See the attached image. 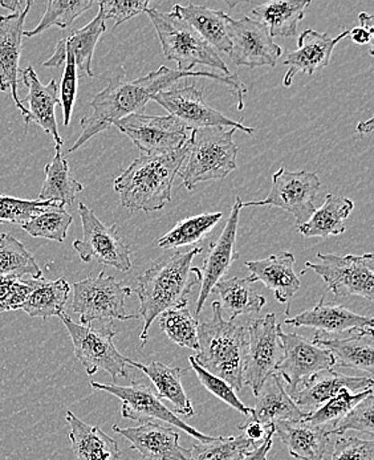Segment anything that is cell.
<instances>
[{
  "label": "cell",
  "mask_w": 374,
  "mask_h": 460,
  "mask_svg": "<svg viewBox=\"0 0 374 460\" xmlns=\"http://www.w3.org/2000/svg\"><path fill=\"white\" fill-rule=\"evenodd\" d=\"M185 77H205L233 86L234 93L238 100V109L243 111V99L245 94H247V86L238 79V75L220 76L211 72H183L167 66H160L157 71L130 82L124 74L116 75L109 79L108 85L92 100V114L81 119V135L68 152H76L85 142L109 129L119 119L130 114L144 113L147 102L156 94L166 91L173 84Z\"/></svg>",
  "instance_id": "obj_1"
},
{
  "label": "cell",
  "mask_w": 374,
  "mask_h": 460,
  "mask_svg": "<svg viewBox=\"0 0 374 460\" xmlns=\"http://www.w3.org/2000/svg\"><path fill=\"white\" fill-rule=\"evenodd\" d=\"M202 248L175 251L156 261L150 269L138 276L136 288L139 300V316L144 320L139 341L141 347L149 340V329L162 312L187 306V296L202 280L200 269L194 266V258Z\"/></svg>",
  "instance_id": "obj_2"
},
{
  "label": "cell",
  "mask_w": 374,
  "mask_h": 460,
  "mask_svg": "<svg viewBox=\"0 0 374 460\" xmlns=\"http://www.w3.org/2000/svg\"><path fill=\"white\" fill-rule=\"evenodd\" d=\"M189 144L177 152L136 158L114 180L120 200L130 211L155 213L172 200L173 183L185 163Z\"/></svg>",
  "instance_id": "obj_3"
},
{
  "label": "cell",
  "mask_w": 374,
  "mask_h": 460,
  "mask_svg": "<svg viewBox=\"0 0 374 460\" xmlns=\"http://www.w3.org/2000/svg\"><path fill=\"white\" fill-rule=\"evenodd\" d=\"M211 308L213 319L198 325L200 349L192 357L206 372L241 392L248 349L247 328L226 320L219 301H214Z\"/></svg>",
  "instance_id": "obj_4"
},
{
  "label": "cell",
  "mask_w": 374,
  "mask_h": 460,
  "mask_svg": "<svg viewBox=\"0 0 374 460\" xmlns=\"http://www.w3.org/2000/svg\"><path fill=\"white\" fill-rule=\"evenodd\" d=\"M236 129L205 128L192 132L187 139L189 152L180 175L187 190H194L200 182L223 180L238 170L236 155L239 146L234 142Z\"/></svg>",
  "instance_id": "obj_5"
},
{
  "label": "cell",
  "mask_w": 374,
  "mask_h": 460,
  "mask_svg": "<svg viewBox=\"0 0 374 460\" xmlns=\"http://www.w3.org/2000/svg\"><path fill=\"white\" fill-rule=\"evenodd\" d=\"M147 16L157 31L165 58L178 64V71L191 72L195 66H213L231 76L228 66L200 36L173 13L147 8Z\"/></svg>",
  "instance_id": "obj_6"
},
{
  "label": "cell",
  "mask_w": 374,
  "mask_h": 460,
  "mask_svg": "<svg viewBox=\"0 0 374 460\" xmlns=\"http://www.w3.org/2000/svg\"><path fill=\"white\" fill-rule=\"evenodd\" d=\"M58 317L71 336L75 356L83 365L86 375L94 376L99 370H104L114 382L119 378L128 377L127 367L129 358L122 356L114 345L116 331L113 325L94 328L91 324H77L66 312Z\"/></svg>",
  "instance_id": "obj_7"
},
{
  "label": "cell",
  "mask_w": 374,
  "mask_h": 460,
  "mask_svg": "<svg viewBox=\"0 0 374 460\" xmlns=\"http://www.w3.org/2000/svg\"><path fill=\"white\" fill-rule=\"evenodd\" d=\"M130 287L116 280L114 276L100 272L74 284L72 309L79 314L81 325H89L96 320H134L137 314H129L125 300L132 295Z\"/></svg>",
  "instance_id": "obj_8"
},
{
  "label": "cell",
  "mask_w": 374,
  "mask_h": 460,
  "mask_svg": "<svg viewBox=\"0 0 374 460\" xmlns=\"http://www.w3.org/2000/svg\"><path fill=\"white\" fill-rule=\"evenodd\" d=\"M319 264L307 261L306 267L323 279L326 289L334 297L374 298V256L337 255V253H317Z\"/></svg>",
  "instance_id": "obj_9"
},
{
  "label": "cell",
  "mask_w": 374,
  "mask_h": 460,
  "mask_svg": "<svg viewBox=\"0 0 374 460\" xmlns=\"http://www.w3.org/2000/svg\"><path fill=\"white\" fill-rule=\"evenodd\" d=\"M91 386L94 390H102L120 398L122 401L121 414L127 420H136L141 425L142 423H157V425L167 423L172 428H178L183 433L195 438L200 443L211 442L214 439V437L200 433L192 426L183 422L172 410L167 409L155 390L145 385L134 382L128 386H121V385H105L92 381Z\"/></svg>",
  "instance_id": "obj_10"
},
{
  "label": "cell",
  "mask_w": 374,
  "mask_h": 460,
  "mask_svg": "<svg viewBox=\"0 0 374 460\" xmlns=\"http://www.w3.org/2000/svg\"><path fill=\"white\" fill-rule=\"evenodd\" d=\"M320 186L321 181L316 172L307 170L289 172L281 167L272 175V188L266 199L245 202L242 208L268 206L281 208L292 214L298 226H301L308 222L316 211L315 199Z\"/></svg>",
  "instance_id": "obj_11"
},
{
  "label": "cell",
  "mask_w": 374,
  "mask_h": 460,
  "mask_svg": "<svg viewBox=\"0 0 374 460\" xmlns=\"http://www.w3.org/2000/svg\"><path fill=\"white\" fill-rule=\"evenodd\" d=\"M79 214L83 239L75 241L74 248L79 253L81 261L91 263L96 261L121 272L130 271V250L122 241L117 225H104L83 202L79 203Z\"/></svg>",
  "instance_id": "obj_12"
},
{
  "label": "cell",
  "mask_w": 374,
  "mask_h": 460,
  "mask_svg": "<svg viewBox=\"0 0 374 460\" xmlns=\"http://www.w3.org/2000/svg\"><path fill=\"white\" fill-rule=\"evenodd\" d=\"M248 331V349L245 356L243 381L251 387L254 395L261 389L270 376L275 375L283 361L284 348L281 344V326L276 322L275 314L251 322Z\"/></svg>",
  "instance_id": "obj_13"
},
{
  "label": "cell",
  "mask_w": 374,
  "mask_h": 460,
  "mask_svg": "<svg viewBox=\"0 0 374 460\" xmlns=\"http://www.w3.org/2000/svg\"><path fill=\"white\" fill-rule=\"evenodd\" d=\"M152 100L166 109L170 116L175 117L186 130L194 132L205 128H231L247 135L255 133L254 128L245 127L210 107L203 99V89H198L194 84L183 88L166 89L156 94Z\"/></svg>",
  "instance_id": "obj_14"
},
{
  "label": "cell",
  "mask_w": 374,
  "mask_h": 460,
  "mask_svg": "<svg viewBox=\"0 0 374 460\" xmlns=\"http://www.w3.org/2000/svg\"><path fill=\"white\" fill-rule=\"evenodd\" d=\"M144 155L177 152L187 142L186 128L173 116L130 114L114 122Z\"/></svg>",
  "instance_id": "obj_15"
},
{
  "label": "cell",
  "mask_w": 374,
  "mask_h": 460,
  "mask_svg": "<svg viewBox=\"0 0 374 460\" xmlns=\"http://www.w3.org/2000/svg\"><path fill=\"white\" fill-rule=\"evenodd\" d=\"M227 35L231 41L228 56L236 66L273 68L283 54V49L273 41L268 28L247 16L239 21L228 18Z\"/></svg>",
  "instance_id": "obj_16"
},
{
  "label": "cell",
  "mask_w": 374,
  "mask_h": 460,
  "mask_svg": "<svg viewBox=\"0 0 374 460\" xmlns=\"http://www.w3.org/2000/svg\"><path fill=\"white\" fill-rule=\"evenodd\" d=\"M280 340L284 357L276 373L286 382L287 393L291 398L312 376L336 367L328 350L317 347L300 334L280 332Z\"/></svg>",
  "instance_id": "obj_17"
},
{
  "label": "cell",
  "mask_w": 374,
  "mask_h": 460,
  "mask_svg": "<svg viewBox=\"0 0 374 460\" xmlns=\"http://www.w3.org/2000/svg\"><path fill=\"white\" fill-rule=\"evenodd\" d=\"M242 206L241 198L236 197L222 234L214 243L210 244L208 253L203 259V270H200L202 287H200V296H198L197 305H195V314H200L205 308L206 300L214 291L215 286L222 280L223 276L228 272L234 261H238L239 253L236 251V244Z\"/></svg>",
  "instance_id": "obj_18"
},
{
  "label": "cell",
  "mask_w": 374,
  "mask_h": 460,
  "mask_svg": "<svg viewBox=\"0 0 374 460\" xmlns=\"http://www.w3.org/2000/svg\"><path fill=\"white\" fill-rule=\"evenodd\" d=\"M33 3L28 0L26 7L11 15L0 16V92H11L16 108L22 116H28L27 108L19 99V60L22 55V38L24 32V22Z\"/></svg>",
  "instance_id": "obj_19"
},
{
  "label": "cell",
  "mask_w": 374,
  "mask_h": 460,
  "mask_svg": "<svg viewBox=\"0 0 374 460\" xmlns=\"http://www.w3.org/2000/svg\"><path fill=\"white\" fill-rule=\"evenodd\" d=\"M113 431L127 438L130 448L138 451L145 460L190 459V450L181 446V435L172 426L142 423L137 428L121 429L114 425Z\"/></svg>",
  "instance_id": "obj_20"
},
{
  "label": "cell",
  "mask_w": 374,
  "mask_h": 460,
  "mask_svg": "<svg viewBox=\"0 0 374 460\" xmlns=\"http://www.w3.org/2000/svg\"><path fill=\"white\" fill-rule=\"evenodd\" d=\"M287 325L296 328H312L325 333L326 336L343 333V332H357L362 334H373L372 317L361 316L349 311L344 305L325 303L324 296L314 308L286 319Z\"/></svg>",
  "instance_id": "obj_21"
},
{
  "label": "cell",
  "mask_w": 374,
  "mask_h": 460,
  "mask_svg": "<svg viewBox=\"0 0 374 460\" xmlns=\"http://www.w3.org/2000/svg\"><path fill=\"white\" fill-rule=\"evenodd\" d=\"M349 31L340 33L332 39L328 33L317 32L315 30H306L300 33L298 40V49L289 52L284 60V66H289L284 76V86H291L296 75H315L320 69L325 68L331 63L332 52L334 47L344 40Z\"/></svg>",
  "instance_id": "obj_22"
},
{
  "label": "cell",
  "mask_w": 374,
  "mask_h": 460,
  "mask_svg": "<svg viewBox=\"0 0 374 460\" xmlns=\"http://www.w3.org/2000/svg\"><path fill=\"white\" fill-rule=\"evenodd\" d=\"M373 389L372 377H351L336 370H323L312 376L292 397L296 406L306 414L315 411L343 390L360 393Z\"/></svg>",
  "instance_id": "obj_23"
},
{
  "label": "cell",
  "mask_w": 374,
  "mask_h": 460,
  "mask_svg": "<svg viewBox=\"0 0 374 460\" xmlns=\"http://www.w3.org/2000/svg\"><path fill=\"white\" fill-rule=\"evenodd\" d=\"M21 74L23 84L28 88V96L22 102V104L28 102V116L24 119V122L27 127L31 122L39 125L44 132L52 136L56 145L63 146L64 141L58 135L55 114L56 107L60 105L58 83L52 79L49 85H43L32 66H28Z\"/></svg>",
  "instance_id": "obj_24"
},
{
  "label": "cell",
  "mask_w": 374,
  "mask_h": 460,
  "mask_svg": "<svg viewBox=\"0 0 374 460\" xmlns=\"http://www.w3.org/2000/svg\"><path fill=\"white\" fill-rule=\"evenodd\" d=\"M245 267L251 272L248 283L262 281L267 288L275 292L279 303H289L300 289V279L295 272L294 253L281 251L262 261H248Z\"/></svg>",
  "instance_id": "obj_25"
},
{
  "label": "cell",
  "mask_w": 374,
  "mask_h": 460,
  "mask_svg": "<svg viewBox=\"0 0 374 460\" xmlns=\"http://www.w3.org/2000/svg\"><path fill=\"white\" fill-rule=\"evenodd\" d=\"M255 397L256 402L255 406L251 407L253 414L250 420L262 425H275L280 420H300L307 415L289 397L278 373L263 382Z\"/></svg>",
  "instance_id": "obj_26"
},
{
  "label": "cell",
  "mask_w": 374,
  "mask_h": 460,
  "mask_svg": "<svg viewBox=\"0 0 374 460\" xmlns=\"http://www.w3.org/2000/svg\"><path fill=\"white\" fill-rule=\"evenodd\" d=\"M275 434L287 446L295 459L323 460L329 443L325 429L307 420H280L275 423Z\"/></svg>",
  "instance_id": "obj_27"
},
{
  "label": "cell",
  "mask_w": 374,
  "mask_h": 460,
  "mask_svg": "<svg viewBox=\"0 0 374 460\" xmlns=\"http://www.w3.org/2000/svg\"><path fill=\"white\" fill-rule=\"evenodd\" d=\"M172 13L192 28L203 41L214 51L230 54L231 41L227 35V21L230 16L219 10L205 5H174Z\"/></svg>",
  "instance_id": "obj_28"
},
{
  "label": "cell",
  "mask_w": 374,
  "mask_h": 460,
  "mask_svg": "<svg viewBox=\"0 0 374 460\" xmlns=\"http://www.w3.org/2000/svg\"><path fill=\"white\" fill-rule=\"evenodd\" d=\"M312 342L328 350L334 365L373 375V334L356 333L348 339H336L317 332Z\"/></svg>",
  "instance_id": "obj_29"
},
{
  "label": "cell",
  "mask_w": 374,
  "mask_h": 460,
  "mask_svg": "<svg viewBox=\"0 0 374 460\" xmlns=\"http://www.w3.org/2000/svg\"><path fill=\"white\" fill-rule=\"evenodd\" d=\"M67 422L71 426L69 440L79 460H119L121 451L113 438L97 426H89L72 411H67Z\"/></svg>",
  "instance_id": "obj_30"
},
{
  "label": "cell",
  "mask_w": 374,
  "mask_h": 460,
  "mask_svg": "<svg viewBox=\"0 0 374 460\" xmlns=\"http://www.w3.org/2000/svg\"><path fill=\"white\" fill-rule=\"evenodd\" d=\"M128 367H136L149 377L150 381L155 384L158 397L161 400L169 401L174 407L173 412L175 415L180 414L186 418H191L194 415V409H192L191 402H190L185 389H183V382H181L183 370L180 367H167V365L158 361H152L149 365H144L132 361V359L128 361Z\"/></svg>",
  "instance_id": "obj_31"
},
{
  "label": "cell",
  "mask_w": 374,
  "mask_h": 460,
  "mask_svg": "<svg viewBox=\"0 0 374 460\" xmlns=\"http://www.w3.org/2000/svg\"><path fill=\"white\" fill-rule=\"evenodd\" d=\"M353 200L329 192L319 210L315 211L308 222L298 226V231L306 238H329L345 233V219L353 211Z\"/></svg>",
  "instance_id": "obj_32"
},
{
  "label": "cell",
  "mask_w": 374,
  "mask_h": 460,
  "mask_svg": "<svg viewBox=\"0 0 374 460\" xmlns=\"http://www.w3.org/2000/svg\"><path fill=\"white\" fill-rule=\"evenodd\" d=\"M311 5L309 0H287V2H268L256 5L251 13L254 21L264 24L272 38H294L298 36V26L306 16L307 8Z\"/></svg>",
  "instance_id": "obj_33"
},
{
  "label": "cell",
  "mask_w": 374,
  "mask_h": 460,
  "mask_svg": "<svg viewBox=\"0 0 374 460\" xmlns=\"http://www.w3.org/2000/svg\"><path fill=\"white\" fill-rule=\"evenodd\" d=\"M55 149L54 160L44 169L46 181L41 186L38 199L61 203L64 206L72 205L77 194L83 191L84 186L71 174L69 164L61 155L60 145H56Z\"/></svg>",
  "instance_id": "obj_34"
},
{
  "label": "cell",
  "mask_w": 374,
  "mask_h": 460,
  "mask_svg": "<svg viewBox=\"0 0 374 460\" xmlns=\"http://www.w3.org/2000/svg\"><path fill=\"white\" fill-rule=\"evenodd\" d=\"M71 286L66 279L47 280L41 278L35 281V288L22 306V311L33 319L47 320L52 316H60L68 301Z\"/></svg>",
  "instance_id": "obj_35"
},
{
  "label": "cell",
  "mask_w": 374,
  "mask_h": 460,
  "mask_svg": "<svg viewBox=\"0 0 374 460\" xmlns=\"http://www.w3.org/2000/svg\"><path fill=\"white\" fill-rule=\"evenodd\" d=\"M247 279L233 278L220 280L215 286V291L222 298V309L228 312V322H234L242 314H256L266 305V298L255 294Z\"/></svg>",
  "instance_id": "obj_36"
},
{
  "label": "cell",
  "mask_w": 374,
  "mask_h": 460,
  "mask_svg": "<svg viewBox=\"0 0 374 460\" xmlns=\"http://www.w3.org/2000/svg\"><path fill=\"white\" fill-rule=\"evenodd\" d=\"M107 31L105 18L102 11H99L96 18L80 30L72 31L69 35L61 38L66 51L71 52L75 58L77 69L86 76H94L92 72V58H94V49L99 43L102 33Z\"/></svg>",
  "instance_id": "obj_37"
},
{
  "label": "cell",
  "mask_w": 374,
  "mask_h": 460,
  "mask_svg": "<svg viewBox=\"0 0 374 460\" xmlns=\"http://www.w3.org/2000/svg\"><path fill=\"white\" fill-rule=\"evenodd\" d=\"M222 217V213H210L186 217L178 222L169 233L161 236L157 241V245L162 250H177V248L186 247V245L200 243L210 234Z\"/></svg>",
  "instance_id": "obj_38"
},
{
  "label": "cell",
  "mask_w": 374,
  "mask_h": 460,
  "mask_svg": "<svg viewBox=\"0 0 374 460\" xmlns=\"http://www.w3.org/2000/svg\"><path fill=\"white\" fill-rule=\"evenodd\" d=\"M24 275L35 280L43 278L40 267L26 245L10 234L0 233V278L22 279Z\"/></svg>",
  "instance_id": "obj_39"
},
{
  "label": "cell",
  "mask_w": 374,
  "mask_h": 460,
  "mask_svg": "<svg viewBox=\"0 0 374 460\" xmlns=\"http://www.w3.org/2000/svg\"><path fill=\"white\" fill-rule=\"evenodd\" d=\"M72 222L74 217L64 208V205L58 203L23 223L21 227L32 238H44L63 243Z\"/></svg>",
  "instance_id": "obj_40"
},
{
  "label": "cell",
  "mask_w": 374,
  "mask_h": 460,
  "mask_svg": "<svg viewBox=\"0 0 374 460\" xmlns=\"http://www.w3.org/2000/svg\"><path fill=\"white\" fill-rule=\"evenodd\" d=\"M158 324L166 336L180 347L187 349H200L198 344V322L190 314L187 306L167 309L157 317Z\"/></svg>",
  "instance_id": "obj_41"
},
{
  "label": "cell",
  "mask_w": 374,
  "mask_h": 460,
  "mask_svg": "<svg viewBox=\"0 0 374 460\" xmlns=\"http://www.w3.org/2000/svg\"><path fill=\"white\" fill-rule=\"evenodd\" d=\"M370 394H373V389L360 393L343 390L342 393L334 395L331 400L326 401L319 409L308 412V414L304 417V420L312 423V425L325 429L326 433L329 434V430H331L337 422H340L354 406L359 405L362 400H365V398Z\"/></svg>",
  "instance_id": "obj_42"
},
{
  "label": "cell",
  "mask_w": 374,
  "mask_h": 460,
  "mask_svg": "<svg viewBox=\"0 0 374 460\" xmlns=\"http://www.w3.org/2000/svg\"><path fill=\"white\" fill-rule=\"evenodd\" d=\"M255 446L258 445L243 435L218 437L211 442L195 445L190 450L189 460H242L245 454Z\"/></svg>",
  "instance_id": "obj_43"
},
{
  "label": "cell",
  "mask_w": 374,
  "mask_h": 460,
  "mask_svg": "<svg viewBox=\"0 0 374 460\" xmlns=\"http://www.w3.org/2000/svg\"><path fill=\"white\" fill-rule=\"evenodd\" d=\"M94 4V0H49L46 13L40 23L32 31H24L23 36L32 38L51 27L64 28L71 26L80 15Z\"/></svg>",
  "instance_id": "obj_44"
},
{
  "label": "cell",
  "mask_w": 374,
  "mask_h": 460,
  "mask_svg": "<svg viewBox=\"0 0 374 460\" xmlns=\"http://www.w3.org/2000/svg\"><path fill=\"white\" fill-rule=\"evenodd\" d=\"M56 205L58 203L39 199H19V198L0 195V225L2 223L23 225L33 217L39 216L47 208Z\"/></svg>",
  "instance_id": "obj_45"
},
{
  "label": "cell",
  "mask_w": 374,
  "mask_h": 460,
  "mask_svg": "<svg viewBox=\"0 0 374 460\" xmlns=\"http://www.w3.org/2000/svg\"><path fill=\"white\" fill-rule=\"evenodd\" d=\"M190 365H191V369L194 370L195 375H197L198 379H200V384L211 393V394L215 395V397L219 398L223 402L227 403L228 406L236 409V411L241 412V414L245 415V417L250 418L251 414H253V409L251 407L245 406V403L239 400L238 395H236V390L227 384V382L223 381V379L215 377V376L210 375V373L206 372L205 369L200 367V365L195 362L194 357H189Z\"/></svg>",
  "instance_id": "obj_46"
},
{
  "label": "cell",
  "mask_w": 374,
  "mask_h": 460,
  "mask_svg": "<svg viewBox=\"0 0 374 460\" xmlns=\"http://www.w3.org/2000/svg\"><path fill=\"white\" fill-rule=\"evenodd\" d=\"M374 395H368L359 405L353 407L351 411L337 422L329 430V435H344L349 430L362 431V433L374 435Z\"/></svg>",
  "instance_id": "obj_47"
},
{
  "label": "cell",
  "mask_w": 374,
  "mask_h": 460,
  "mask_svg": "<svg viewBox=\"0 0 374 460\" xmlns=\"http://www.w3.org/2000/svg\"><path fill=\"white\" fill-rule=\"evenodd\" d=\"M35 279L0 278V312L21 309L35 288Z\"/></svg>",
  "instance_id": "obj_48"
},
{
  "label": "cell",
  "mask_w": 374,
  "mask_h": 460,
  "mask_svg": "<svg viewBox=\"0 0 374 460\" xmlns=\"http://www.w3.org/2000/svg\"><path fill=\"white\" fill-rule=\"evenodd\" d=\"M77 80H79V75H77L74 55L66 51L64 74L61 77L60 93H58L64 113V127H68L69 122H71L72 111H74L75 102H76Z\"/></svg>",
  "instance_id": "obj_49"
},
{
  "label": "cell",
  "mask_w": 374,
  "mask_h": 460,
  "mask_svg": "<svg viewBox=\"0 0 374 460\" xmlns=\"http://www.w3.org/2000/svg\"><path fill=\"white\" fill-rule=\"evenodd\" d=\"M331 460H374L373 440L343 437L334 442Z\"/></svg>",
  "instance_id": "obj_50"
},
{
  "label": "cell",
  "mask_w": 374,
  "mask_h": 460,
  "mask_svg": "<svg viewBox=\"0 0 374 460\" xmlns=\"http://www.w3.org/2000/svg\"><path fill=\"white\" fill-rule=\"evenodd\" d=\"M149 0H141V2H111L104 0L99 2L100 11L104 15L105 21L111 19L114 21V28L119 27L124 22L129 21L139 13H147L149 8Z\"/></svg>",
  "instance_id": "obj_51"
},
{
  "label": "cell",
  "mask_w": 374,
  "mask_h": 460,
  "mask_svg": "<svg viewBox=\"0 0 374 460\" xmlns=\"http://www.w3.org/2000/svg\"><path fill=\"white\" fill-rule=\"evenodd\" d=\"M359 21L360 23H361V26L353 28V30L349 31V35H351L352 41H353L354 44H359V46H365V44H370L373 39L374 18L372 15H370V13H361L359 15Z\"/></svg>",
  "instance_id": "obj_52"
},
{
  "label": "cell",
  "mask_w": 374,
  "mask_h": 460,
  "mask_svg": "<svg viewBox=\"0 0 374 460\" xmlns=\"http://www.w3.org/2000/svg\"><path fill=\"white\" fill-rule=\"evenodd\" d=\"M272 426L273 425H262V423L256 422V420H253L248 418V420H245V423H242L238 429L245 433L243 437L256 443L258 440H263L264 438L267 437Z\"/></svg>",
  "instance_id": "obj_53"
},
{
  "label": "cell",
  "mask_w": 374,
  "mask_h": 460,
  "mask_svg": "<svg viewBox=\"0 0 374 460\" xmlns=\"http://www.w3.org/2000/svg\"><path fill=\"white\" fill-rule=\"evenodd\" d=\"M273 435H275V425L271 428L270 433L264 438L263 442L247 451L242 460H267L268 453L272 448Z\"/></svg>",
  "instance_id": "obj_54"
},
{
  "label": "cell",
  "mask_w": 374,
  "mask_h": 460,
  "mask_svg": "<svg viewBox=\"0 0 374 460\" xmlns=\"http://www.w3.org/2000/svg\"><path fill=\"white\" fill-rule=\"evenodd\" d=\"M357 133L359 135L364 136L368 135V133L373 132V119H368V121L365 122H360L359 125H357Z\"/></svg>",
  "instance_id": "obj_55"
},
{
  "label": "cell",
  "mask_w": 374,
  "mask_h": 460,
  "mask_svg": "<svg viewBox=\"0 0 374 460\" xmlns=\"http://www.w3.org/2000/svg\"><path fill=\"white\" fill-rule=\"evenodd\" d=\"M0 5L7 8V10L13 11V13H18V8L22 7V2H18V0H13V2H3V0H0Z\"/></svg>",
  "instance_id": "obj_56"
}]
</instances>
